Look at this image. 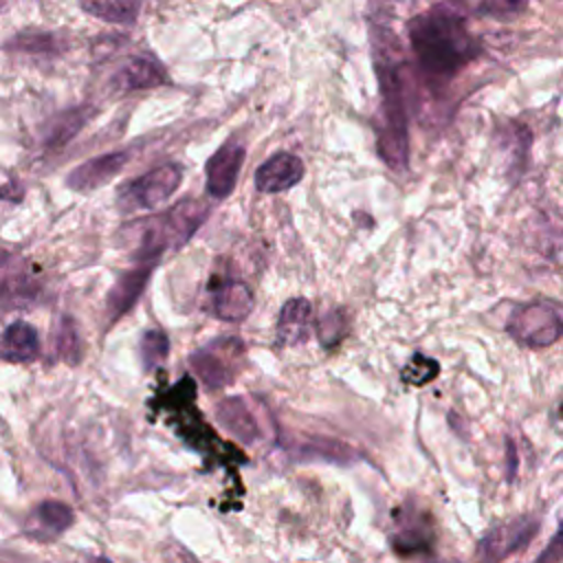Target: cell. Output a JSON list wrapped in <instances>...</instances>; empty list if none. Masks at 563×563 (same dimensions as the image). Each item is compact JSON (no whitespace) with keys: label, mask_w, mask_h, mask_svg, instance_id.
Instances as JSON below:
<instances>
[{"label":"cell","mask_w":563,"mask_h":563,"mask_svg":"<svg viewBox=\"0 0 563 563\" xmlns=\"http://www.w3.org/2000/svg\"><path fill=\"white\" fill-rule=\"evenodd\" d=\"M244 163V145L235 141H227L218 147L207 161V194L211 198H227L233 194L238 185V176Z\"/></svg>","instance_id":"obj_7"},{"label":"cell","mask_w":563,"mask_h":563,"mask_svg":"<svg viewBox=\"0 0 563 563\" xmlns=\"http://www.w3.org/2000/svg\"><path fill=\"white\" fill-rule=\"evenodd\" d=\"M81 7L108 22H132L136 15V2L128 0H79Z\"/></svg>","instance_id":"obj_18"},{"label":"cell","mask_w":563,"mask_h":563,"mask_svg":"<svg viewBox=\"0 0 563 563\" xmlns=\"http://www.w3.org/2000/svg\"><path fill=\"white\" fill-rule=\"evenodd\" d=\"M312 330V303L303 297L288 299L279 310L277 339L284 345L303 343Z\"/></svg>","instance_id":"obj_11"},{"label":"cell","mask_w":563,"mask_h":563,"mask_svg":"<svg viewBox=\"0 0 563 563\" xmlns=\"http://www.w3.org/2000/svg\"><path fill=\"white\" fill-rule=\"evenodd\" d=\"M55 343H57V352L66 363H77L81 356V345H79V334L77 328L73 323V319L64 317L59 321V328L55 332Z\"/></svg>","instance_id":"obj_22"},{"label":"cell","mask_w":563,"mask_h":563,"mask_svg":"<svg viewBox=\"0 0 563 563\" xmlns=\"http://www.w3.org/2000/svg\"><path fill=\"white\" fill-rule=\"evenodd\" d=\"M37 519L42 521V526H46L48 530L53 532H64L75 515L70 510V506H66L64 501H57V499H46L37 506Z\"/></svg>","instance_id":"obj_19"},{"label":"cell","mask_w":563,"mask_h":563,"mask_svg":"<svg viewBox=\"0 0 563 563\" xmlns=\"http://www.w3.org/2000/svg\"><path fill=\"white\" fill-rule=\"evenodd\" d=\"M209 207L202 200H180L163 213L141 218L125 227L132 257L141 264H152L167 249L185 244L207 220Z\"/></svg>","instance_id":"obj_2"},{"label":"cell","mask_w":563,"mask_h":563,"mask_svg":"<svg viewBox=\"0 0 563 563\" xmlns=\"http://www.w3.org/2000/svg\"><path fill=\"white\" fill-rule=\"evenodd\" d=\"M88 117H90V110H86V108H75V110H68V112H62L48 125V132L44 134V147L57 150V147L66 145L84 128Z\"/></svg>","instance_id":"obj_17"},{"label":"cell","mask_w":563,"mask_h":563,"mask_svg":"<svg viewBox=\"0 0 563 563\" xmlns=\"http://www.w3.org/2000/svg\"><path fill=\"white\" fill-rule=\"evenodd\" d=\"M128 163V154L125 152H110V154H101L95 156L90 161H84L81 165H77L68 178L66 185L79 194L86 191H95L99 187H103L106 183H110Z\"/></svg>","instance_id":"obj_8"},{"label":"cell","mask_w":563,"mask_h":563,"mask_svg":"<svg viewBox=\"0 0 563 563\" xmlns=\"http://www.w3.org/2000/svg\"><path fill=\"white\" fill-rule=\"evenodd\" d=\"M117 86L125 92L130 90H145L167 81V75L158 62L152 57H132L123 68L117 73Z\"/></svg>","instance_id":"obj_14"},{"label":"cell","mask_w":563,"mask_h":563,"mask_svg":"<svg viewBox=\"0 0 563 563\" xmlns=\"http://www.w3.org/2000/svg\"><path fill=\"white\" fill-rule=\"evenodd\" d=\"M150 273H152V264L132 268L114 282V286L110 288V292L106 297V308H108L110 321H117L119 317H123L136 303V299L141 297V292L147 286Z\"/></svg>","instance_id":"obj_10"},{"label":"cell","mask_w":563,"mask_h":563,"mask_svg":"<svg viewBox=\"0 0 563 563\" xmlns=\"http://www.w3.org/2000/svg\"><path fill=\"white\" fill-rule=\"evenodd\" d=\"M508 332L530 347H548L563 332L561 308L552 301H532L510 317Z\"/></svg>","instance_id":"obj_4"},{"label":"cell","mask_w":563,"mask_h":563,"mask_svg":"<svg viewBox=\"0 0 563 563\" xmlns=\"http://www.w3.org/2000/svg\"><path fill=\"white\" fill-rule=\"evenodd\" d=\"M7 260H9V253H7V251H0V268L4 266V262H7Z\"/></svg>","instance_id":"obj_24"},{"label":"cell","mask_w":563,"mask_h":563,"mask_svg":"<svg viewBox=\"0 0 563 563\" xmlns=\"http://www.w3.org/2000/svg\"><path fill=\"white\" fill-rule=\"evenodd\" d=\"M526 2L523 0H482L477 11L482 15H495V18H510L523 11Z\"/></svg>","instance_id":"obj_23"},{"label":"cell","mask_w":563,"mask_h":563,"mask_svg":"<svg viewBox=\"0 0 563 563\" xmlns=\"http://www.w3.org/2000/svg\"><path fill=\"white\" fill-rule=\"evenodd\" d=\"M539 532V521L532 517H519L512 519L499 528H493L482 541H479V556L490 559V561H499L506 559L510 554H515L517 550H521L523 545H528Z\"/></svg>","instance_id":"obj_6"},{"label":"cell","mask_w":563,"mask_h":563,"mask_svg":"<svg viewBox=\"0 0 563 563\" xmlns=\"http://www.w3.org/2000/svg\"><path fill=\"white\" fill-rule=\"evenodd\" d=\"M303 161L292 152H279L255 172V187L264 194H277L295 187L303 178Z\"/></svg>","instance_id":"obj_9"},{"label":"cell","mask_w":563,"mask_h":563,"mask_svg":"<svg viewBox=\"0 0 563 563\" xmlns=\"http://www.w3.org/2000/svg\"><path fill=\"white\" fill-rule=\"evenodd\" d=\"M37 290L40 284L26 273H15L7 277L0 286V310H18L31 306L37 297Z\"/></svg>","instance_id":"obj_16"},{"label":"cell","mask_w":563,"mask_h":563,"mask_svg":"<svg viewBox=\"0 0 563 563\" xmlns=\"http://www.w3.org/2000/svg\"><path fill=\"white\" fill-rule=\"evenodd\" d=\"M376 70L383 97V128L378 130V154L391 169H402L409 158L402 86L398 79V70L394 68V64H389V59L378 62Z\"/></svg>","instance_id":"obj_3"},{"label":"cell","mask_w":563,"mask_h":563,"mask_svg":"<svg viewBox=\"0 0 563 563\" xmlns=\"http://www.w3.org/2000/svg\"><path fill=\"white\" fill-rule=\"evenodd\" d=\"M255 306V299H253V292L246 284L242 282H229L224 284L216 295H213V301H211V310L218 319H224V321H242L251 314Z\"/></svg>","instance_id":"obj_13"},{"label":"cell","mask_w":563,"mask_h":563,"mask_svg":"<svg viewBox=\"0 0 563 563\" xmlns=\"http://www.w3.org/2000/svg\"><path fill=\"white\" fill-rule=\"evenodd\" d=\"M167 352H169V339L163 330H147L141 336V358L145 369H152L158 363H163L167 358Z\"/></svg>","instance_id":"obj_20"},{"label":"cell","mask_w":563,"mask_h":563,"mask_svg":"<svg viewBox=\"0 0 563 563\" xmlns=\"http://www.w3.org/2000/svg\"><path fill=\"white\" fill-rule=\"evenodd\" d=\"M409 40L420 68L433 79H449L477 57L479 44L464 18L444 7L418 15L409 24Z\"/></svg>","instance_id":"obj_1"},{"label":"cell","mask_w":563,"mask_h":563,"mask_svg":"<svg viewBox=\"0 0 563 563\" xmlns=\"http://www.w3.org/2000/svg\"><path fill=\"white\" fill-rule=\"evenodd\" d=\"M40 354L37 330L26 321H13L0 336V358L9 363H31Z\"/></svg>","instance_id":"obj_12"},{"label":"cell","mask_w":563,"mask_h":563,"mask_svg":"<svg viewBox=\"0 0 563 563\" xmlns=\"http://www.w3.org/2000/svg\"><path fill=\"white\" fill-rule=\"evenodd\" d=\"M183 183V167L167 163L119 189V205L125 211L154 209L165 202Z\"/></svg>","instance_id":"obj_5"},{"label":"cell","mask_w":563,"mask_h":563,"mask_svg":"<svg viewBox=\"0 0 563 563\" xmlns=\"http://www.w3.org/2000/svg\"><path fill=\"white\" fill-rule=\"evenodd\" d=\"M218 420L240 440L244 442H255L260 438V427L257 420L253 418V413L246 409L242 398H231L220 402L218 407Z\"/></svg>","instance_id":"obj_15"},{"label":"cell","mask_w":563,"mask_h":563,"mask_svg":"<svg viewBox=\"0 0 563 563\" xmlns=\"http://www.w3.org/2000/svg\"><path fill=\"white\" fill-rule=\"evenodd\" d=\"M440 372V365L438 361L424 356V354H413L407 365L402 367V380L407 385H413V387H420V385H427L431 383Z\"/></svg>","instance_id":"obj_21"}]
</instances>
